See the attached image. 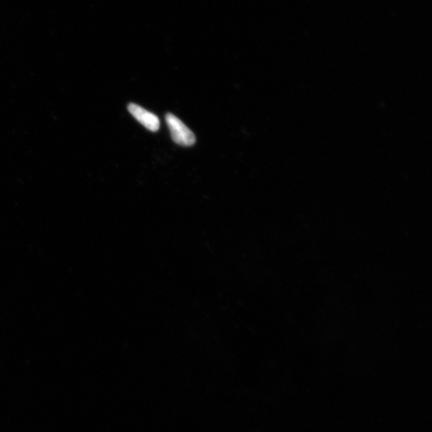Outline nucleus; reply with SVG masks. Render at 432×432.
Instances as JSON below:
<instances>
[{"mask_svg":"<svg viewBox=\"0 0 432 432\" xmlns=\"http://www.w3.org/2000/svg\"><path fill=\"white\" fill-rule=\"evenodd\" d=\"M127 109H129L133 117L144 126L146 129L153 132L160 129V119L153 113L145 110L144 108L132 103L127 106Z\"/></svg>","mask_w":432,"mask_h":432,"instance_id":"f03ea898","label":"nucleus"},{"mask_svg":"<svg viewBox=\"0 0 432 432\" xmlns=\"http://www.w3.org/2000/svg\"><path fill=\"white\" fill-rule=\"evenodd\" d=\"M165 119L172 139L175 144L184 147H190L196 143V136L179 118L171 113H168Z\"/></svg>","mask_w":432,"mask_h":432,"instance_id":"f257e3e1","label":"nucleus"}]
</instances>
